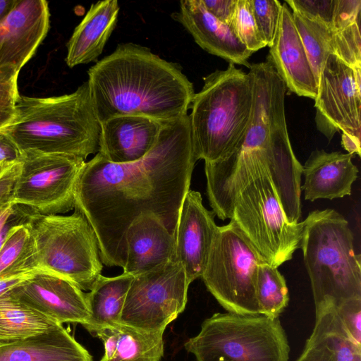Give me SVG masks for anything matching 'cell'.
<instances>
[{"label": "cell", "mask_w": 361, "mask_h": 361, "mask_svg": "<svg viewBox=\"0 0 361 361\" xmlns=\"http://www.w3.org/2000/svg\"><path fill=\"white\" fill-rule=\"evenodd\" d=\"M197 161L188 114L164 122L152 149L137 161L115 164L97 152L85 162L74 208L92 227L102 263L123 268L126 233L141 215L156 216L175 238Z\"/></svg>", "instance_id": "6da1fadb"}, {"label": "cell", "mask_w": 361, "mask_h": 361, "mask_svg": "<svg viewBox=\"0 0 361 361\" xmlns=\"http://www.w3.org/2000/svg\"><path fill=\"white\" fill-rule=\"evenodd\" d=\"M249 68L253 108L247 130L225 157L204 162L209 204L221 220L231 219L239 193L262 174L269 173L278 195H290L300 187L302 166L292 149L286 121V85L268 57Z\"/></svg>", "instance_id": "7a4b0ae2"}, {"label": "cell", "mask_w": 361, "mask_h": 361, "mask_svg": "<svg viewBox=\"0 0 361 361\" xmlns=\"http://www.w3.org/2000/svg\"><path fill=\"white\" fill-rule=\"evenodd\" d=\"M87 82L100 123L121 116L169 121L188 115L195 90L176 63L128 42L97 61Z\"/></svg>", "instance_id": "3957f363"}, {"label": "cell", "mask_w": 361, "mask_h": 361, "mask_svg": "<svg viewBox=\"0 0 361 361\" xmlns=\"http://www.w3.org/2000/svg\"><path fill=\"white\" fill-rule=\"evenodd\" d=\"M1 131L21 152L61 154L85 160L99 152L101 124L86 81L71 94L48 97L20 94L13 119Z\"/></svg>", "instance_id": "277c9868"}, {"label": "cell", "mask_w": 361, "mask_h": 361, "mask_svg": "<svg viewBox=\"0 0 361 361\" xmlns=\"http://www.w3.org/2000/svg\"><path fill=\"white\" fill-rule=\"evenodd\" d=\"M253 77L229 63L204 78L192 99L189 115L197 159L213 162L228 154L239 142L251 118Z\"/></svg>", "instance_id": "5b68a950"}, {"label": "cell", "mask_w": 361, "mask_h": 361, "mask_svg": "<svg viewBox=\"0 0 361 361\" xmlns=\"http://www.w3.org/2000/svg\"><path fill=\"white\" fill-rule=\"evenodd\" d=\"M304 221L300 248L315 310L326 303L337 307L361 298L360 255L355 252L348 221L332 209L312 211Z\"/></svg>", "instance_id": "8992f818"}, {"label": "cell", "mask_w": 361, "mask_h": 361, "mask_svg": "<svg viewBox=\"0 0 361 361\" xmlns=\"http://www.w3.org/2000/svg\"><path fill=\"white\" fill-rule=\"evenodd\" d=\"M40 214L27 208V223L33 236L37 269L90 290L102 273L95 233L83 214Z\"/></svg>", "instance_id": "52a82bcc"}, {"label": "cell", "mask_w": 361, "mask_h": 361, "mask_svg": "<svg viewBox=\"0 0 361 361\" xmlns=\"http://www.w3.org/2000/svg\"><path fill=\"white\" fill-rule=\"evenodd\" d=\"M197 361H288L290 346L279 318L216 313L185 342Z\"/></svg>", "instance_id": "ba28073f"}, {"label": "cell", "mask_w": 361, "mask_h": 361, "mask_svg": "<svg viewBox=\"0 0 361 361\" xmlns=\"http://www.w3.org/2000/svg\"><path fill=\"white\" fill-rule=\"evenodd\" d=\"M264 261L231 219L228 224L219 226L201 278L207 290L227 312L259 314L255 286L258 266Z\"/></svg>", "instance_id": "9c48e42d"}, {"label": "cell", "mask_w": 361, "mask_h": 361, "mask_svg": "<svg viewBox=\"0 0 361 361\" xmlns=\"http://www.w3.org/2000/svg\"><path fill=\"white\" fill-rule=\"evenodd\" d=\"M230 219L274 267L291 259L300 247L305 221L288 222L269 173L252 180L239 193Z\"/></svg>", "instance_id": "30bf717a"}, {"label": "cell", "mask_w": 361, "mask_h": 361, "mask_svg": "<svg viewBox=\"0 0 361 361\" xmlns=\"http://www.w3.org/2000/svg\"><path fill=\"white\" fill-rule=\"evenodd\" d=\"M190 284L176 260L133 276L120 323L142 331H164L185 310Z\"/></svg>", "instance_id": "8fae6325"}, {"label": "cell", "mask_w": 361, "mask_h": 361, "mask_svg": "<svg viewBox=\"0 0 361 361\" xmlns=\"http://www.w3.org/2000/svg\"><path fill=\"white\" fill-rule=\"evenodd\" d=\"M85 162L61 154L22 152L13 203L40 214L66 213L75 207V190Z\"/></svg>", "instance_id": "7c38bea8"}, {"label": "cell", "mask_w": 361, "mask_h": 361, "mask_svg": "<svg viewBox=\"0 0 361 361\" xmlns=\"http://www.w3.org/2000/svg\"><path fill=\"white\" fill-rule=\"evenodd\" d=\"M314 108L316 126L329 141L339 131L360 135L361 67L329 55L319 76Z\"/></svg>", "instance_id": "4fadbf2b"}, {"label": "cell", "mask_w": 361, "mask_h": 361, "mask_svg": "<svg viewBox=\"0 0 361 361\" xmlns=\"http://www.w3.org/2000/svg\"><path fill=\"white\" fill-rule=\"evenodd\" d=\"M8 293L61 324L84 326L90 318L86 293L71 281L45 271L35 272Z\"/></svg>", "instance_id": "5bb4252c"}, {"label": "cell", "mask_w": 361, "mask_h": 361, "mask_svg": "<svg viewBox=\"0 0 361 361\" xmlns=\"http://www.w3.org/2000/svg\"><path fill=\"white\" fill-rule=\"evenodd\" d=\"M219 226L214 214L202 204L201 194L189 190L180 210L175 235V259L190 283L202 277Z\"/></svg>", "instance_id": "9a60e30c"}, {"label": "cell", "mask_w": 361, "mask_h": 361, "mask_svg": "<svg viewBox=\"0 0 361 361\" xmlns=\"http://www.w3.org/2000/svg\"><path fill=\"white\" fill-rule=\"evenodd\" d=\"M50 27V12L44 0H17L0 23V66L19 71L34 56Z\"/></svg>", "instance_id": "2e32d148"}, {"label": "cell", "mask_w": 361, "mask_h": 361, "mask_svg": "<svg viewBox=\"0 0 361 361\" xmlns=\"http://www.w3.org/2000/svg\"><path fill=\"white\" fill-rule=\"evenodd\" d=\"M267 57L286 89L314 99L318 82L288 5L282 4L279 25Z\"/></svg>", "instance_id": "e0dca14e"}, {"label": "cell", "mask_w": 361, "mask_h": 361, "mask_svg": "<svg viewBox=\"0 0 361 361\" xmlns=\"http://www.w3.org/2000/svg\"><path fill=\"white\" fill-rule=\"evenodd\" d=\"M207 52L221 57L229 63L250 68L248 59L252 54L240 42L230 26L212 16L202 0H182L179 10L171 14Z\"/></svg>", "instance_id": "ac0fdd59"}, {"label": "cell", "mask_w": 361, "mask_h": 361, "mask_svg": "<svg viewBox=\"0 0 361 361\" xmlns=\"http://www.w3.org/2000/svg\"><path fill=\"white\" fill-rule=\"evenodd\" d=\"M292 16L317 80L323 66L331 54L353 67H361L360 23L345 29L307 19L295 11Z\"/></svg>", "instance_id": "d6986e66"}, {"label": "cell", "mask_w": 361, "mask_h": 361, "mask_svg": "<svg viewBox=\"0 0 361 361\" xmlns=\"http://www.w3.org/2000/svg\"><path fill=\"white\" fill-rule=\"evenodd\" d=\"M164 122L140 116L110 118L101 123L98 152L115 164L137 161L152 149Z\"/></svg>", "instance_id": "ffe728a7"}, {"label": "cell", "mask_w": 361, "mask_h": 361, "mask_svg": "<svg viewBox=\"0 0 361 361\" xmlns=\"http://www.w3.org/2000/svg\"><path fill=\"white\" fill-rule=\"evenodd\" d=\"M123 272L135 276L175 259V238L153 215H141L125 235Z\"/></svg>", "instance_id": "44dd1931"}, {"label": "cell", "mask_w": 361, "mask_h": 361, "mask_svg": "<svg viewBox=\"0 0 361 361\" xmlns=\"http://www.w3.org/2000/svg\"><path fill=\"white\" fill-rule=\"evenodd\" d=\"M353 154L315 149L302 166L305 182L301 190L305 199L333 200L350 195L358 169L353 163Z\"/></svg>", "instance_id": "7402d4cb"}, {"label": "cell", "mask_w": 361, "mask_h": 361, "mask_svg": "<svg viewBox=\"0 0 361 361\" xmlns=\"http://www.w3.org/2000/svg\"><path fill=\"white\" fill-rule=\"evenodd\" d=\"M119 9L117 0L90 6L67 43L65 61L69 68L92 62L101 55L116 26Z\"/></svg>", "instance_id": "603a6c76"}, {"label": "cell", "mask_w": 361, "mask_h": 361, "mask_svg": "<svg viewBox=\"0 0 361 361\" xmlns=\"http://www.w3.org/2000/svg\"><path fill=\"white\" fill-rule=\"evenodd\" d=\"M0 361H92L62 324L25 339L0 343Z\"/></svg>", "instance_id": "cb8c5ba5"}, {"label": "cell", "mask_w": 361, "mask_h": 361, "mask_svg": "<svg viewBox=\"0 0 361 361\" xmlns=\"http://www.w3.org/2000/svg\"><path fill=\"white\" fill-rule=\"evenodd\" d=\"M164 331L147 332L122 324L100 330L103 342L100 361H160L164 355Z\"/></svg>", "instance_id": "d4e9b609"}, {"label": "cell", "mask_w": 361, "mask_h": 361, "mask_svg": "<svg viewBox=\"0 0 361 361\" xmlns=\"http://www.w3.org/2000/svg\"><path fill=\"white\" fill-rule=\"evenodd\" d=\"M133 276L127 273L114 277L100 275L86 293L90 318L84 327L94 336L102 329L116 326Z\"/></svg>", "instance_id": "484cf974"}, {"label": "cell", "mask_w": 361, "mask_h": 361, "mask_svg": "<svg viewBox=\"0 0 361 361\" xmlns=\"http://www.w3.org/2000/svg\"><path fill=\"white\" fill-rule=\"evenodd\" d=\"M59 324L23 304L8 293L0 296V343L39 335Z\"/></svg>", "instance_id": "4316f807"}, {"label": "cell", "mask_w": 361, "mask_h": 361, "mask_svg": "<svg viewBox=\"0 0 361 361\" xmlns=\"http://www.w3.org/2000/svg\"><path fill=\"white\" fill-rule=\"evenodd\" d=\"M26 221L11 228L0 249V279L39 271L33 236Z\"/></svg>", "instance_id": "83f0119b"}, {"label": "cell", "mask_w": 361, "mask_h": 361, "mask_svg": "<svg viewBox=\"0 0 361 361\" xmlns=\"http://www.w3.org/2000/svg\"><path fill=\"white\" fill-rule=\"evenodd\" d=\"M314 328L333 351L336 361H361V345L348 334L332 303L315 310Z\"/></svg>", "instance_id": "f1b7e54d"}, {"label": "cell", "mask_w": 361, "mask_h": 361, "mask_svg": "<svg viewBox=\"0 0 361 361\" xmlns=\"http://www.w3.org/2000/svg\"><path fill=\"white\" fill-rule=\"evenodd\" d=\"M255 295L259 314L272 319L279 318L288 305L289 293L283 276L265 261L258 266Z\"/></svg>", "instance_id": "f546056e"}, {"label": "cell", "mask_w": 361, "mask_h": 361, "mask_svg": "<svg viewBox=\"0 0 361 361\" xmlns=\"http://www.w3.org/2000/svg\"><path fill=\"white\" fill-rule=\"evenodd\" d=\"M229 26L240 42L252 54L267 46L256 24L250 0H237Z\"/></svg>", "instance_id": "4dcf8cb0"}, {"label": "cell", "mask_w": 361, "mask_h": 361, "mask_svg": "<svg viewBox=\"0 0 361 361\" xmlns=\"http://www.w3.org/2000/svg\"><path fill=\"white\" fill-rule=\"evenodd\" d=\"M258 30L267 44L271 47L277 30L282 4L278 0H250Z\"/></svg>", "instance_id": "1f68e13d"}, {"label": "cell", "mask_w": 361, "mask_h": 361, "mask_svg": "<svg viewBox=\"0 0 361 361\" xmlns=\"http://www.w3.org/2000/svg\"><path fill=\"white\" fill-rule=\"evenodd\" d=\"M20 169V161L0 167V231L16 212L14 188Z\"/></svg>", "instance_id": "d6a6232c"}, {"label": "cell", "mask_w": 361, "mask_h": 361, "mask_svg": "<svg viewBox=\"0 0 361 361\" xmlns=\"http://www.w3.org/2000/svg\"><path fill=\"white\" fill-rule=\"evenodd\" d=\"M285 3L307 19L333 27L336 0H286Z\"/></svg>", "instance_id": "836d02e7"}, {"label": "cell", "mask_w": 361, "mask_h": 361, "mask_svg": "<svg viewBox=\"0 0 361 361\" xmlns=\"http://www.w3.org/2000/svg\"><path fill=\"white\" fill-rule=\"evenodd\" d=\"M336 310L348 334L361 345V298L347 300Z\"/></svg>", "instance_id": "e575fe53"}, {"label": "cell", "mask_w": 361, "mask_h": 361, "mask_svg": "<svg viewBox=\"0 0 361 361\" xmlns=\"http://www.w3.org/2000/svg\"><path fill=\"white\" fill-rule=\"evenodd\" d=\"M296 361H336L333 351L319 331L313 329L305 348Z\"/></svg>", "instance_id": "d590c367"}, {"label": "cell", "mask_w": 361, "mask_h": 361, "mask_svg": "<svg viewBox=\"0 0 361 361\" xmlns=\"http://www.w3.org/2000/svg\"><path fill=\"white\" fill-rule=\"evenodd\" d=\"M19 71L11 65L0 66V99L16 103L20 95L18 90Z\"/></svg>", "instance_id": "8d00e7d4"}, {"label": "cell", "mask_w": 361, "mask_h": 361, "mask_svg": "<svg viewBox=\"0 0 361 361\" xmlns=\"http://www.w3.org/2000/svg\"><path fill=\"white\" fill-rule=\"evenodd\" d=\"M205 8L216 19L228 25L234 15L237 0H202Z\"/></svg>", "instance_id": "74e56055"}, {"label": "cell", "mask_w": 361, "mask_h": 361, "mask_svg": "<svg viewBox=\"0 0 361 361\" xmlns=\"http://www.w3.org/2000/svg\"><path fill=\"white\" fill-rule=\"evenodd\" d=\"M22 152L13 141L0 130V165H11L20 161Z\"/></svg>", "instance_id": "f35d334b"}, {"label": "cell", "mask_w": 361, "mask_h": 361, "mask_svg": "<svg viewBox=\"0 0 361 361\" xmlns=\"http://www.w3.org/2000/svg\"><path fill=\"white\" fill-rule=\"evenodd\" d=\"M27 208L24 206L17 205L16 212L8 219L6 225L0 231V249L3 245L11 228L19 223L24 222L27 219Z\"/></svg>", "instance_id": "ab89813d"}, {"label": "cell", "mask_w": 361, "mask_h": 361, "mask_svg": "<svg viewBox=\"0 0 361 361\" xmlns=\"http://www.w3.org/2000/svg\"><path fill=\"white\" fill-rule=\"evenodd\" d=\"M36 271L28 272L0 279V296L32 276Z\"/></svg>", "instance_id": "60d3db41"}, {"label": "cell", "mask_w": 361, "mask_h": 361, "mask_svg": "<svg viewBox=\"0 0 361 361\" xmlns=\"http://www.w3.org/2000/svg\"><path fill=\"white\" fill-rule=\"evenodd\" d=\"M341 144L348 153L360 157V135L342 133Z\"/></svg>", "instance_id": "b9f144b4"}, {"label": "cell", "mask_w": 361, "mask_h": 361, "mask_svg": "<svg viewBox=\"0 0 361 361\" xmlns=\"http://www.w3.org/2000/svg\"><path fill=\"white\" fill-rule=\"evenodd\" d=\"M15 104L14 102L0 99V130L13 119Z\"/></svg>", "instance_id": "7bdbcfd3"}, {"label": "cell", "mask_w": 361, "mask_h": 361, "mask_svg": "<svg viewBox=\"0 0 361 361\" xmlns=\"http://www.w3.org/2000/svg\"><path fill=\"white\" fill-rule=\"evenodd\" d=\"M17 0H0V23L16 5Z\"/></svg>", "instance_id": "ee69618b"}, {"label": "cell", "mask_w": 361, "mask_h": 361, "mask_svg": "<svg viewBox=\"0 0 361 361\" xmlns=\"http://www.w3.org/2000/svg\"><path fill=\"white\" fill-rule=\"evenodd\" d=\"M1 165H0V167H1Z\"/></svg>", "instance_id": "f6af8a7d"}]
</instances>
